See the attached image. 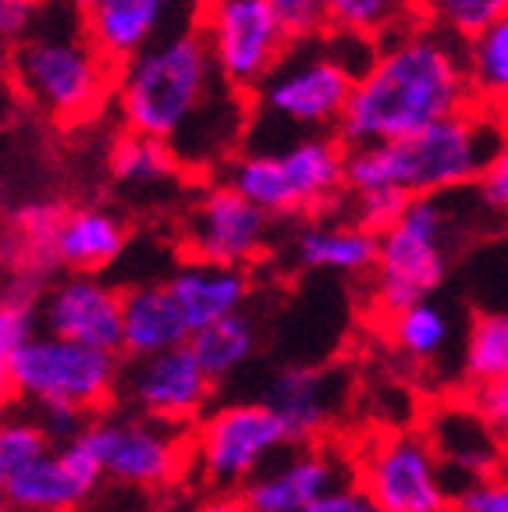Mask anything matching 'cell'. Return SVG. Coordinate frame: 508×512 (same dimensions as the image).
<instances>
[{
    "label": "cell",
    "mask_w": 508,
    "mask_h": 512,
    "mask_svg": "<svg viewBox=\"0 0 508 512\" xmlns=\"http://www.w3.org/2000/svg\"><path fill=\"white\" fill-rule=\"evenodd\" d=\"M270 239H274V217L253 207L228 182L210 185L189 210V221L182 228L189 260L239 267V271L267 256Z\"/></svg>",
    "instance_id": "cell-13"
},
{
    "label": "cell",
    "mask_w": 508,
    "mask_h": 512,
    "mask_svg": "<svg viewBox=\"0 0 508 512\" xmlns=\"http://www.w3.org/2000/svg\"><path fill=\"white\" fill-rule=\"evenodd\" d=\"M47 296L43 285L4 278L0 285V370H8L11 352L40 331V303Z\"/></svg>",
    "instance_id": "cell-32"
},
{
    "label": "cell",
    "mask_w": 508,
    "mask_h": 512,
    "mask_svg": "<svg viewBox=\"0 0 508 512\" xmlns=\"http://www.w3.org/2000/svg\"><path fill=\"white\" fill-rule=\"evenodd\" d=\"M164 285L171 292V299L178 303V310H182L192 335L217 324V320L242 313L249 292H253L249 271L203 264V260H185L178 271H171V278Z\"/></svg>",
    "instance_id": "cell-20"
},
{
    "label": "cell",
    "mask_w": 508,
    "mask_h": 512,
    "mask_svg": "<svg viewBox=\"0 0 508 512\" xmlns=\"http://www.w3.org/2000/svg\"><path fill=\"white\" fill-rule=\"evenodd\" d=\"M50 448L54 445L32 416H4V424H0V498L18 473L40 456H47Z\"/></svg>",
    "instance_id": "cell-34"
},
{
    "label": "cell",
    "mask_w": 508,
    "mask_h": 512,
    "mask_svg": "<svg viewBox=\"0 0 508 512\" xmlns=\"http://www.w3.org/2000/svg\"><path fill=\"white\" fill-rule=\"evenodd\" d=\"M128 242V224L107 207L64 210L57 224V264L68 274H100L111 267Z\"/></svg>",
    "instance_id": "cell-23"
},
{
    "label": "cell",
    "mask_w": 508,
    "mask_h": 512,
    "mask_svg": "<svg viewBox=\"0 0 508 512\" xmlns=\"http://www.w3.org/2000/svg\"><path fill=\"white\" fill-rule=\"evenodd\" d=\"M189 338L192 331L167 285L125 288V313H121V356L125 360H153L178 345H189Z\"/></svg>",
    "instance_id": "cell-21"
},
{
    "label": "cell",
    "mask_w": 508,
    "mask_h": 512,
    "mask_svg": "<svg viewBox=\"0 0 508 512\" xmlns=\"http://www.w3.org/2000/svg\"><path fill=\"white\" fill-rule=\"evenodd\" d=\"M121 313L125 292L111 281L100 274H64L43 296L40 324L47 335L121 356Z\"/></svg>",
    "instance_id": "cell-15"
},
{
    "label": "cell",
    "mask_w": 508,
    "mask_h": 512,
    "mask_svg": "<svg viewBox=\"0 0 508 512\" xmlns=\"http://www.w3.org/2000/svg\"><path fill=\"white\" fill-rule=\"evenodd\" d=\"M114 111L132 136L164 143L182 171H203L239 157L249 125V96L217 72L199 29L164 32L118 68Z\"/></svg>",
    "instance_id": "cell-1"
},
{
    "label": "cell",
    "mask_w": 508,
    "mask_h": 512,
    "mask_svg": "<svg viewBox=\"0 0 508 512\" xmlns=\"http://www.w3.org/2000/svg\"><path fill=\"white\" fill-rule=\"evenodd\" d=\"M82 18L93 47L114 64H128L164 36L175 0H68Z\"/></svg>",
    "instance_id": "cell-19"
},
{
    "label": "cell",
    "mask_w": 508,
    "mask_h": 512,
    "mask_svg": "<svg viewBox=\"0 0 508 512\" xmlns=\"http://www.w3.org/2000/svg\"><path fill=\"white\" fill-rule=\"evenodd\" d=\"M469 406L477 409V416L501 441H508V377H498V381L473 388Z\"/></svg>",
    "instance_id": "cell-40"
},
{
    "label": "cell",
    "mask_w": 508,
    "mask_h": 512,
    "mask_svg": "<svg viewBox=\"0 0 508 512\" xmlns=\"http://www.w3.org/2000/svg\"><path fill=\"white\" fill-rule=\"evenodd\" d=\"M267 4L292 43L320 40L331 29L327 25V0H267Z\"/></svg>",
    "instance_id": "cell-36"
},
{
    "label": "cell",
    "mask_w": 508,
    "mask_h": 512,
    "mask_svg": "<svg viewBox=\"0 0 508 512\" xmlns=\"http://www.w3.org/2000/svg\"><path fill=\"white\" fill-rule=\"evenodd\" d=\"M100 480L104 473L79 438L72 445L50 448L47 456L25 466L0 502L15 512H72L100 488Z\"/></svg>",
    "instance_id": "cell-17"
},
{
    "label": "cell",
    "mask_w": 508,
    "mask_h": 512,
    "mask_svg": "<svg viewBox=\"0 0 508 512\" xmlns=\"http://www.w3.org/2000/svg\"><path fill=\"white\" fill-rule=\"evenodd\" d=\"M224 182L270 217H313L345 192V146L338 136H306L270 153L242 150Z\"/></svg>",
    "instance_id": "cell-6"
},
{
    "label": "cell",
    "mask_w": 508,
    "mask_h": 512,
    "mask_svg": "<svg viewBox=\"0 0 508 512\" xmlns=\"http://www.w3.org/2000/svg\"><path fill=\"white\" fill-rule=\"evenodd\" d=\"M11 82V47L0 40V86H8Z\"/></svg>",
    "instance_id": "cell-45"
},
{
    "label": "cell",
    "mask_w": 508,
    "mask_h": 512,
    "mask_svg": "<svg viewBox=\"0 0 508 512\" xmlns=\"http://www.w3.org/2000/svg\"><path fill=\"white\" fill-rule=\"evenodd\" d=\"M462 377L469 388L508 377V310L473 313L462 338Z\"/></svg>",
    "instance_id": "cell-29"
},
{
    "label": "cell",
    "mask_w": 508,
    "mask_h": 512,
    "mask_svg": "<svg viewBox=\"0 0 508 512\" xmlns=\"http://www.w3.org/2000/svg\"><path fill=\"white\" fill-rule=\"evenodd\" d=\"M196 512H249V505H246V498L242 495H214V498H207V502L199 505Z\"/></svg>",
    "instance_id": "cell-43"
},
{
    "label": "cell",
    "mask_w": 508,
    "mask_h": 512,
    "mask_svg": "<svg viewBox=\"0 0 508 512\" xmlns=\"http://www.w3.org/2000/svg\"><path fill=\"white\" fill-rule=\"evenodd\" d=\"M8 381L15 399H22L25 406L68 402L100 416L118 395L125 374H121V356L114 352L86 349L68 338L36 331L11 352Z\"/></svg>",
    "instance_id": "cell-8"
},
{
    "label": "cell",
    "mask_w": 508,
    "mask_h": 512,
    "mask_svg": "<svg viewBox=\"0 0 508 512\" xmlns=\"http://www.w3.org/2000/svg\"><path fill=\"white\" fill-rule=\"evenodd\" d=\"M501 114H505V125H508V104H505V107H501Z\"/></svg>",
    "instance_id": "cell-46"
},
{
    "label": "cell",
    "mask_w": 508,
    "mask_h": 512,
    "mask_svg": "<svg viewBox=\"0 0 508 512\" xmlns=\"http://www.w3.org/2000/svg\"><path fill=\"white\" fill-rule=\"evenodd\" d=\"M473 189H477V203L487 214L508 221V139L498 146V153L487 160L484 175L477 178Z\"/></svg>",
    "instance_id": "cell-39"
},
{
    "label": "cell",
    "mask_w": 508,
    "mask_h": 512,
    "mask_svg": "<svg viewBox=\"0 0 508 512\" xmlns=\"http://www.w3.org/2000/svg\"><path fill=\"white\" fill-rule=\"evenodd\" d=\"M370 64L338 54V36L292 43L274 72L249 93V125L242 150L270 153L306 136H334L359 75Z\"/></svg>",
    "instance_id": "cell-4"
},
{
    "label": "cell",
    "mask_w": 508,
    "mask_h": 512,
    "mask_svg": "<svg viewBox=\"0 0 508 512\" xmlns=\"http://www.w3.org/2000/svg\"><path fill=\"white\" fill-rule=\"evenodd\" d=\"M29 416L40 424V431L47 434L54 448L79 441L82 434H86V427L96 420L93 413H86V409H79V406H68V402H40V406H32Z\"/></svg>",
    "instance_id": "cell-37"
},
{
    "label": "cell",
    "mask_w": 508,
    "mask_h": 512,
    "mask_svg": "<svg viewBox=\"0 0 508 512\" xmlns=\"http://www.w3.org/2000/svg\"><path fill=\"white\" fill-rule=\"evenodd\" d=\"M285 448H292V438L263 402H228L199 420L189 456L203 484L228 495L231 488H246Z\"/></svg>",
    "instance_id": "cell-9"
},
{
    "label": "cell",
    "mask_w": 508,
    "mask_h": 512,
    "mask_svg": "<svg viewBox=\"0 0 508 512\" xmlns=\"http://www.w3.org/2000/svg\"><path fill=\"white\" fill-rule=\"evenodd\" d=\"M359 488L381 512H452L455 491L427 434L384 431L363 445Z\"/></svg>",
    "instance_id": "cell-10"
},
{
    "label": "cell",
    "mask_w": 508,
    "mask_h": 512,
    "mask_svg": "<svg viewBox=\"0 0 508 512\" xmlns=\"http://www.w3.org/2000/svg\"><path fill=\"white\" fill-rule=\"evenodd\" d=\"M104 480L128 488H164L189 463V445L175 427L150 416H107L100 413L82 434Z\"/></svg>",
    "instance_id": "cell-12"
},
{
    "label": "cell",
    "mask_w": 508,
    "mask_h": 512,
    "mask_svg": "<svg viewBox=\"0 0 508 512\" xmlns=\"http://www.w3.org/2000/svg\"><path fill=\"white\" fill-rule=\"evenodd\" d=\"M11 399H15V392H11L8 370H0V424H4V413H8Z\"/></svg>",
    "instance_id": "cell-44"
},
{
    "label": "cell",
    "mask_w": 508,
    "mask_h": 512,
    "mask_svg": "<svg viewBox=\"0 0 508 512\" xmlns=\"http://www.w3.org/2000/svg\"><path fill=\"white\" fill-rule=\"evenodd\" d=\"M178 171H182V164H178V157L164 143L125 132L111 146V175L125 189H157V185L171 182Z\"/></svg>",
    "instance_id": "cell-30"
},
{
    "label": "cell",
    "mask_w": 508,
    "mask_h": 512,
    "mask_svg": "<svg viewBox=\"0 0 508 512\" xmlns=\"http://www.w3.org/2000/svg\"><path fill=\"white\" fill-rule=\"evenodd\" d=\"M473 107L459 40L434 25L391 32L374 64L359 75L334 136L345 150L398 143Z\"/></svg>",
    "instance_id": "cell-2"
},
{
    "label": "cell",
    "mask_w": 508,
    "mask_h": 512,
    "mask_svg": "<svg viewBox=\"0 0 508 512\" xmlns=\"http://www.w3.org/2000/svg\"><path fill=\"white\" fill-rule=\"evenodd\" d=\"M427 441L434 445L445 473L462 477V484L501 473V438L477 416L473 406H445L430 420Z\"/></svg>",
    "instance_id": "cell-22"
},
{
    "label": "cell",
    "mask_w": 508,
    "mask_h": 512,
    "mask_svg": "<svg viewBox=\"0 0 508 512\" xmlns=\"http://www.w3.org/2000/svg\"><path fill=\"white\" fill-rule=\"evenodd\" d=\"M217 384L199 367L189 345L153 356V360L132 363L125 374V399L139 416H150L157 424L182 427L207 413L214 402Z\"/></svg>",
    "instance_id": "cell-14"
},
{
    "label": "cell",
    "mask_w": 508,
    "mask_h": 512,
    "mask_svg": "<svg viewBox=\"0 0 508 512\" xmlns=\"http://www.w3.org/2000/svg\"><path fill=\"white\" fill-rule=\"evenodd\" d=\"M196 29L221 79L242 96L253 93L292 47L267 0H203Z\"/></svg>",
    "instance_id": "cell-11"
},
{
    "label": "cell",
    "mask_w": 508,
    "mask_h": 512,
    "mask_svg": "<svg viewBox=\"0 0 508 512\" xmlns=\"http://www.w3.org/2000/svg\"><path fill=\"white\" fill-rule=\"evenodd\" d=\"M508 139L505 114L494 107H466L398 143H370L345 150V192L395 189L405 196H452L477 185L487 160Z\"/></svg>",
    "instance_id": "cell-3"
},
{
    "label": "cell",
    "mask_w": 508,
    "mask_h": 512,
    "mask_svg": "<svg viewBox=\"0 0 508 512\" xmlns=\"http://www.w3.org/2000/svg\"><path fill=\"white\" fill-rule=\"evenodd\" d=\"M388 338L409 363L430 367L445 356L448 342H452V317L445 313V306L427 299V303H416L409 310L395 313L388 320Z\"/></svg>",
    "instance_id": "cell-28"
},
{
    "label": "cell",
    "mask_w": 508,
    "mask_h": 512,
    "mask_svg": "<svg viewBox=\"0 0 508 512\" xmlns=\"http://www.w3.org/2000/svg\"><path fill=\"white\" fill-rule=\"evenodd\" d=\"M462 61H466L473 104L501 111L508 104V18L487 25L473 40L462 43Z\"/></svg>",
    "instance_id": "cell-27"
},
{
    "label": "cell",
    "mask_w": 508,
    "mask_h": 512,
    "mask_svg": "<svg viewBox=\"0 0 508 512\" xmlns=\"http://www.w3.org/2000/svg\"><path fill=\"white\" fill-rule=\"evenodd\" d=\"M345 477L349 466L342 456H334L324 445H306L295 448L292 456L274 459L239 495L246 498L249 512H306L324 495L345 488Z\"/></svg>",
    "instance_id": "cell-16"
},
{
    "label": "cell",
    "mask_w": 508,
    "mask_h": 512,
    "mask_svg": "<svg viewBox=\"0 0 508 512\" xmlns=\"http://www.w3.org/2000/svg\"><path fill=\"white\" fill-rule=\"evenodd\" d=\"M64 210L57 203H25L8 221V232L0 239V267L8 278L32 281L47 288V278L57 271V224Z\"/></svg>",
    "instance_id": "cell-24"
},
{
    "label": "cell",
    "mask_w": 508,
    "mask_h": 512,
    "mask_svg": "<svg viewBox=\"0 0 508 512\" xmlns=\"http://www.w3.org/2000/svg\"><path fill=\"white\" fill-rule=\"evenodd\" d=\"M47 0L25 40L11 47V86L18 100L64 128L86 125L114 100L118 68L107 61L82 29L79 11L68 0Z\"/></svg>",
    "instance_id": "cell-5"
},
{
    "label": "cell",
    "mask_w": 508,
    "mask_h": 512,
    "mask_svg": "<svg viewBox=\"0 0 508 512\" xmlns=\"http://www.w3.org/2000/svg\"><path fill=\"white\" fill-rule=\"evenodd\" d=\"M452 512H508V473H491V477L459 484Z\"/></svg>",
    "instance_id": "cell-38"
},
{
    "label": "cell",
    "mask_w": 508,
    "mask_h": 512,
    "mask_svg": "<svg viewBox=\"0 0 508 512\" xmlns=\"http://www.w3.org/2000/svg\"><path fill=\"white\" fill-rule=\"evenodd\" d=\"M452 207L445 196H416L398 224L377 235L374 306L384 317L434 299L452 267Z\"/></svg>",
    "instance_id": "cell-7"
},
{
    "label": "cell",
    "mask_w": 508,
    "mask_h": 512,
    "mask_svg": "<svg viewBox=\"0 0 508 512\" xmlns=\"http://www.w3.org/2000/svg\"><path fill=\"white\" fill-rule=\"evenodd\" d=\"M420 8V0H327V25L331 32H349L366 40H388L391 32Z\"/></svg>",
    "instance_id": "cell-31"
},
{
    "label": "cell",
    "mask_w": 508,
    "mask_h": 512,
    "mask_svg": "<svg viewBox=\"0 0 508 512\" xmlns=\"http://www.w3.org/2000/svg\"><path fill=\"white\" fill-rule=\"evenodd\" d=\"M430 25L452 40H473L487 25L508 18V0H420Z\"/></svg>",
    "instance_id": "cell-33"
},
{
    "label": "cell",
    "mask_w": 508,
    "mask_h": 512,
    "mask_svg": "<svg viewBox=\"0 0 508 512\" xmlns=\"http://www.w3.org/2000/svg\"><path fill=\"white\" fill-rule=\"evenodd\" d=\"M43 11V0H0V40L15 47L18 40L29 36Z\"/></svg>",
    "instance_id": "cell-41"
},
{
    "label": "cell",
    "mask_w": 508,
    "mask_h": 512,
    "mask_svg": "<svg viewBox=\"0 0 508 512\" xmlns=\"http://www.w3.org/2000/svg\"><path fill=\"white\" fill-rule=\"evenodd\" d=\"M256 324L246 310L235 313V317H224L210 328L196 331L189 338V349L192 356L199 360V367L207 370V377L214 384H221L224 377L239 374L249 360H253L256 352Z\"/></svg>",
    "instance_id": "cell-26"
},
{
    "label": "cell",
    "mask_w": 508,
    "mask_h": 512,
    "mask_svg": "<svg viewBox=\"0 0 508 512\" xmlns=\"http://www.w3.org/2000/svg\"><path fill=\"white\" fill-rule=\"evenodd\" d=\"M292 256L302 271L366 274L377 264V235L363 232L352 221H310L295 232Z\"/></svg>",
    "instance_id": "cell-25"
},
{
    "label": "cell",
    "mask_w": 508,
    "mask_h": 512,
    "mask_svg": "<svg viewBox=\"0 0 508 512\" xmlns=\"http://www.w3.org/2000/svg\"><path fill=\"white\" fill-rule=\"evenodd\" d=\"M338 374L320 367H302V363H288V367L274 370L270 381L263 384V406L285 424L292 448L317 445L320 434L331 427L334 413H338Z\"/></svg>",
    "instance_id": "cell-18"
},
{
    "label": "cell",
    "mask_w": 508,
    "mask_h": 512,
    "mask_svg": "<svg viewBox=\"0 0 508 512\" xmlns=\"http://www.w3.org/2000/svg\"><path fill=\"white\" fill-rule=\"evenodd\" d=\"M306 512H381V509L366 498L363 488H352V484H345V488L331 491V495H324L320 502H313Z\"/></svg>",
    "instance_id": "cell-42"
},
{
    "label": "cell",
    "mask_w": 508,
    "mask_h": 512,
    "mask_svg": "<svg viewBox=\"0 0 508 512\" xmlns=\"http://www.w3.org/2000/svg\"><path fill=\"white\" fill-rule=\"evenodd\" d=\"M413 196L395 189H377V192H363V196H352V224H359L363 232L370 235H384L391 224H398V217L409 210Z\"/></svg>",
    "instance_id": "cell-35"
}]
</instances>
